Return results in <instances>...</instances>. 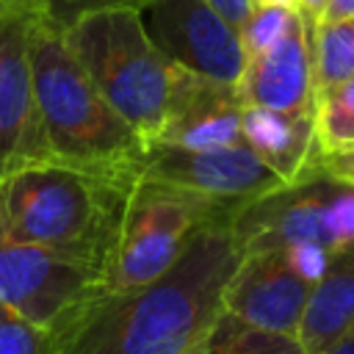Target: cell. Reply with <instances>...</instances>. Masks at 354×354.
<instances>
[{
	"mask_svg": "<svg viewBox=\"0 0 354 354\" xmlns=\"http://www.w3.org/2000/svg\"><path fill=\"white\" fill-rule=\"evenodd\" d=\"M313 282V271L290 249L249 252L224 288V313L249 326L296 337Z\"/></svg>",
	"mask_w": 354,
	"mask_h": 354,
	"instance_id": "10",
	"label": "cell"
},
{
	"mask_svg": "<svg viewBox=\"0 0 354 354\" xmlns=\"http://www.w3.org/2000/svg\"><path fill=\"white\" fill-rule=\"evenodd\" d=\"M310 174H326V177H332V180H340V183L354 185V152L329 155V158H315Z\"/></svg>",
	"mask_w": 354,
	"mask_h": 354,
	"instance_id": "22",
	"label": "cell"
},
{
	"mask_svg": "<svg viewBox=\"0 0 354 354\" xmlns=\"http://www.w3.org/2000/svg\"><path fill=\"white\" fill-rule=\"evenodd\" d=\"M69 50L97 83L113 111L155 147L194 86L202 80L171 58L147 33L141 11H100L64 30Z\"/></svg>",
	"mask_w": 354,
	"mask_h": 354,
	"instance_id": "4",
	"label": "cell"
},
{
	"mask_svg": "<svg viewBox=\"0 0 354 354\" xmlns=\"http://www.w3.org/2000/svg\"><path fill=\"white\" fill-rule=\"evenodd\" d=\"M105 290L102 271L77 257L11 238L0 227V307L50 332L72 307Z\"/></svg>",
	"mask_w": 354,
	"mask_h": 354,
	"instance_id": "7",
	"label": "cell"
},
{
	"mask_svg": "<svg viewBox=\"0 0 354 354\" xmlns=\"http://www.w3.org/2000/svg\"><path fill=\"white\" fill-rule=\"evenodd\" d=\"M324 8H326V0H296V11H299L310 25H315V22L321 19Z\"/></svg>",
	"mask_w": 354,
	"mask_h": 354,
	"instance_id": "25",
	"label": "cell"
},
{
	"mask_svg": "<svg viewBox=\"0 0 354 354\" xmlns=\"http://www.w3.org/2000/svg\"><path fill=\"white\" fill-rule=\"evenodd\" d=\"M243 141V102L235 86L199 80L158 144L210 149Z\"/></svg>",
	"mask_w": 354,
	"mask_h": 354,
	"instance_id": "14",
	"label": "cell"
},
{
	"mask_svg": "<svg viewBox=\"0 0 354 354\" xmlns=\"http://www.w3.org/2000/svg\"><path fill=\"white\" fill-rule=\"evenodd\" d=\"M221 218H232V213L202 196L138 174L130 183L116 238L105 260V290H130L155 282L183 257L207 224Z\"/></svg>",
	"mask_w": 354,
	"mask_h": 354,
	"instance_id": "5",
	"label": "cell"
},
{
	"mask_svg": "<svg viewBox=\"0 0 354 354\" xmlns=\"http://www.w3.org/2000/svg\"><path fill=\"white\" fill-rule=\"evenodd\" d=\"M149 3L155 0H41L39 3V17L58 28V30H66L72 28L75 22H80L83 17H91V14H100V11H144Z\"/></svg>",
	"mask_w": 354,
	"mask_h": 354,
	"instance_id": "19",
	"label": "cell"
},
{
	"mask_svg": "<svg viewBox=\"0 0 354 354\" xmlns=\"http://www.w3.org/2000/svg\"><path fill=\"white\" fill-rule=\"evenodd\" d=\"M243 252L232 218L207 224L155 282L100 290L47 335L53 354H185L224 310V288Z\"/></svg>",
	"mask_w": 354,
	"mask_h": 354,
	"instance_id": "1",
	"label": "cell"
},
{
	"mask_svg": "<svg viewBox=\"0 0 354 354\" xmlns=\"http://www.w3.org/2000/svg\"><path fill=\"white\" fill-rule=\"evenodd\" d=\"M354 324V243L332 252L313 282L296 340L304 354H324Z\"/></svg>",
	"mask_w": 354,
	"mask_h": 354,
	"instance_id": "13",
	"label": "cell"
},
{
	"mask_svg": "<svg viewBox=\"0 0 354 354\" xmlns=\"http://www.w3.org/2000/svg\"><path fill=\"white\" fill-rule=\"evenodd\" d=\"M313 130L315 158L354 152V77L315 97Z\"/></svg>",
	"mask_w": 354,
	"mask_h": 354,
	"instance_id": "17",
	"label": "cell"
},
{
	"mask_svg": "<svg viewBox=\"0 0 354 354\" xmlns=\"http://www.w3.org/2000/svg\"><path fill=\"white\" fill-rule=\"evenodd\" d=\"M252 6H285V8H296V0H252Z\"/></svg>",
	"mask_w": 354,
	"mask_h": 354,
	"instance_id": "28",
	"label": "cell"
},
{
	"mask_svg": "<svg viewBox=\"0 0 354 354\" xmlns=\"http://www.w3.org/2000/svg\"><path fill=\"white\" fill-rule=\"evenodd\" d=\"M133 180L53 158L25 163L0 177V227L105 271Z\"/></svg>",
	"mask_w": 354,
	"mask_h": 354,
	"instance_id": "2",
	"label": "cell"
},
{
	"mask_svg": "<svg viewBox=\"0 0 354 354\" xmlns=\"http://www.w3.org/2000/svg\"><path fill=\"white\" fill-rule=\"evenodd\" d=\"M0 8H3V6H0Z\"/></svg>",
	"mask_w": 354,
	"mask_h": 354,
	"instance_id": "30",
	"label": "cell"
},
{
	"mask_svg": "<svg viewBox=\"0 0 354 354\" xmlns=\"http://www.w3.org/2000/svg\"><path fill=\"white\" fill-rule=\"evenodd\" d=\"M39 11L0 8V177L47 158L30 72V28Z\"/></svg>",
	"mask_w": 354,
	"mask_h": 354,
	"instance_id": "11",
	"label": "cell"
},
{
	"mask_svg": "<svg viewBox=\"0 0 354 354\" xmlns=\"http://www.w3.org/2000/svg\"><path fill=\"white\" fill-rule=\"evenodd\" d=\"M39 3H41V0H0L3 8H6V6H19V8H33V11H39Z\"/></svg>",
	"mask_w": 354,
	"mask_h": 354,
	"instance_id": "27",
	"label": "cell"
},
{
	"mask_svg": "<svg viewBox=\"0 0 354 354\" xmlns=\"http://www.w3.org/2000/svg\"><path fill=\"white\" fill-rule=\"evenodd\" d=\"M235 88L246 108L313 116V25L293 11L285 33L268 50L246 58Z\"/></svg>",
	"mask_w": 354,
	"mask_h": 354,
	"instance_id": "12",
	"label": "cell"
},
{
	"mask_svg": "<svg viewBox=\"0 0 354 354\" xmlns=\"http://www.w3.org/2000/svg\"><path fill=\"white\" fill-rule=\"evenodd\" d=\"M0 354H53L50 335L0 307Z\"/></svg>",
	"mask_w": 354,
	"mask_h": 354,
	"instance_id": "21",
	"label": "cell"
},
{
	"mask_svg": "<svg viewBox=\"0 0 354 354\" xmlns=\"http://www.w3.org/2000/svg\"><path fill=\"white\" fill-rule=\"evenodd\" d=\"M30 72L47 158L113 177L141 174L149 147L102 97L64 30L39 14L30 28Z\"/></svg>",
	"mask_w": 354,
	"mask_h": 354,
	"instance_id": "3",
	"label": "cell"
},
{
	"mask_svg": "<svg viewBox=\"0 0 354 354\" xmlns=\"http://www.w3.org/2000/svg\"><path fill=\"white\" fill-rule=\"evenodd\" d=\"M354 77V19L313 25V83L315 97Z\"/></svg>",
	"mask_w": 354,
	"mask_h": 354,
	"instance_id": "16",
	"label": "cell"
},
{
	"mask_svg": "<svg viewBox=\"0 0 354 354\" xmlns=\"http://www.w3.org/2000/svg\"><path fill=\"white\" fill-rule=\"evenodd\" d=\"M243 254L263 249H307L332 254L354 243V185L326 174L288 183L232 216Z\"/></svg>",
	"mask_w": 354,
	"mask_h": 354,
	"instance_id": "6",
	"label": "cell"
},
{
	"mask_svg": "<svg viewBox=\"0 0 354 354\" xmlns=\"http://www.w3.org/2000/svg\"><path fill=\"white\" fill-rule=\"evenodd\" d=\"M243 141L285 183L310 177L318 155L313 116H293L243 105Z\"/></svg>",
	"mask_w": 354,
	"mask_h": 354,
	"instance_id": "15",
	"label": "cell"
},
{
	"mask_svg": "<svg viewBox=\"0 0 354 354\" xmlns=\"http://www.w3.org/2000/svg\"><path fill=\"white\" fill-rule=\"evenodd\" d=\"M210 8L216 14H221L235 30H241V25L246 22L249 11H252V0H207Z\"/></svg>",
	"mask_w": 354,
	"mask_h": 354,
	"instance_id": "23",
	"label": "cell"
},
{
	"mask_svg": "<svg viewBox=\"0 0 354 354\" xmlns=\"http://www.w3.org/2000/svg\"><path fill=\"white\" fill-rule=\"evenodd\" d=\"M141 17L152 41L177 66L210 83L238 86L246 66L241 33L207 0H155Z\"/></svg>",
	"mask_w": 354,
	"mask_h": 354,
	"instance_id": "9",
	"label": "cell"
},
{
	"mask_svg": "<svg viewBox=\"0 0 354 354\" xmlns=\"http://www.w3.org/2000/svg\"><path fill=\"white\" fill-rule=\"evenodd\" d=\"M205 354H304V348L290 335L249 326L221 310L205 337Z\"/></svg>",
	"mask_w": 354,
	"mask_h": 354,
	"instance_id": "18",
	"label": "cell"
},
{
	"mask_svg": "<svg viewBox=\"0 0 354 354\" xmlns=\"http://www.w3.org/2000/svg\"><path fill=\"white\" fill-rule=\"evenodd\" d=\"M185 354H205V340H202V343H196V346H194L191 351H185Z\"/></svg>",
	"mask_w": 354,
	"mask_h": 354,
	"instance_id": "29",
	"label": "cell"
},
{
	"mask_svg": "<svg viewBox=\"0 0 354 354\" xmlns=\"http://www.w3.org/2000/svg\"><path fill=\"white\" fill-rule=\"evenodd\" d=\"M296 8H285V6H252L246 22L241 25V44L246 58L268 50L288 28L290 17Z\"/></svg>",
	"mask_w": 354,
	"mask_h": 354,
	"instance_id": "20",
	"label": "cell"
},
{
	"mask_svg": "<svg viewBox=\"0 0 354 354\" xmlns=\"http://www.w3.org/2000/svg\"><path fill=\"white\" fill-rule=\"evenodd\" d=\"M337 19H354V0H326V8L318 22H337Z\"/></svg>",
	"mask_w": 354,
	"mask_h": 354,
	"instance_id": "24",
	"label": "cell"
},
{
	"mask_svg": "<svg viewBox=\"0 0 354 354\" xmlns=\"http://www.w3.org/2000/svg\"><path fill=\"white\" fill-rule=\"evenodd\" d=\"M141 177L202 196L230 210L232 216L243 205L288 185L271 166L257 158V152L246 141L210 149L155 144L144 158Z\"/></svg>",
	"mask_w": 354,
	"mask_h": 354,
	"instance_id": "8",
	"label": "cell"
},
{
	"mask_svg": "<svg viewBox=\"0 0 354 354\" xmlns=\"http://www.w3.org/2000/svg\"><path fill=\"white\" fill-rule=\"evenodd\" d=\"M324 354H354V324H351L348 332H346L340 340H335Z\"/></svg>",
	"mask_w": 354,
	"mask_h": 354,
	"instance_id": "26",
	"label": "cell"
}]
</instances>
